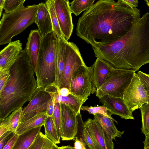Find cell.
I'll return each mask as SVG.
<instances>
[{
    "label": "cell",
    "instance_id": "cell-1",
    "mask_svg": "<svg viewBox=\"0 0 149 149\" xmlns=\"http://www.w3.org/2000/svg\"><path fill=\"white\" fill-rule=\"evenodd\" d=\"M140 10L121 0H100L79 18L77 36L92 48L109 44L123 37L140 17Z\"/></svg>",
    "mask_w": 149,
    "mask_h": 149
},
{
    "label": "cell",
    "instance_id": "cell-2",
    "mask_svg": "<svg viewBox=\"0 0 149 149\" xmlns=\"http://www.w3.org/2000/svg\"><path fill=\"white\" fill-rule=\"evenodd\" d=\"M93 49L95 57L115 68L138 71L149 63V13L138 19L120 39Z\"/></svg>",
    "mask_w": 149,
    "mask_h": 149
},
{
    "label": "cell",
    "instance_id": "cell-3",
    "mask_svg": "<svg viewBox=\"0 0 149 149\" xmlns=\"http://www.w3.org/2000/svg\"><path fill=\"white\" fill-rule=\"evenodd\" d=\"M10 74L0 93L2 120L29 101L38 87L34 72L24 50L10 70Z\"/></svg>",
    "mask_w": 149,
    "mask_h": 149
},
{
    "label": "cell",
    "instance_id": "cell-4",
    "mask_svg": "<svg viewBox=\"0 0 149 149\" xmlns=\"http://www.w3.org/2000/svg\"><path fill=\"white\" fill-rule=\"evenodd\" d=\"M38 6L23 5L10 13H3L0 21V45L9 43L13 37L35 22Z\"/></svg>",
    "mask_w": 149,
    "mask_h": 149
},
{
    "label": "cell",
    "instance_id": "cell-5",
    "mask_svg": "<svg viewBox=\"0 0 149 149\" xmlns=\"http://www.w3.org/2000/svg\"><path fill=\"white\" fill-rule=\"evenodd\" d=\"M57 36L53 31L42 37L36 74L38 87L53 84L56 76V46Z\"/></svg>",
    "mask_w": 149,
    "mask_h": 149
},
{
    "label": "cell",
    "instance_id": "cell-6",
    "mask_svg": "<svg viewBox=\"0 0 149 149\" xmlns=\"http://www.w3.org/2000/svg\"><path fill=\"white\" fill-rule=\"evenodd\" d=\"M131 70L114 68L104 83L95 92L99 98L107 95L123 99L124 93L135 73Z\"/></svg>",
    "mask_w": 149,
    "mask_h": 149
},
{
    "label": "cell",
    "instance_id": "cell-7",
    "mask_svg": "<svg viewBox=\"0 0 149 149\" xmlns=\"http://www.w3.org/2000/svg\"><path fill=\"white\" fill-rule=\"evenodd\" d=\"M97 90L94 81L93 67L83 65L77 70L70 84V93L84 102L91 94Z\"/></svg>",
    "mask_w": 149,
    "mask_h": 149
},
{
    "label": "cell",
    "instance_id": "cell-8",
    "mask_svg": "<svg viewBox=\"0 0 149 149\" xmlns=\"http://www.w3.org/2000/svg\"><path fill=\"white\" fill-rule=\"evenodd\" d=\"M86 65L77 45L68 41L65 47L64 66L60 89L65 88L70 90L72 78L80 66ZM59 89V90H60Z\"/></svg>",
    "mask_w": 149,
    "mask_h": 149
},
{
    "label": "cell",
    "instance_id": "cell-9",
    "mask_svg": "<svg viewBox=\"0 0 149 149\" xmlns=\"http://www.w3.org/2000/svg\"><path fill=\"white\" fill-rule=\"evenodd\" d=\"M52 99L45 88L37 87L32 94L28 104L22 110L20 123L41 113H46L48 104Z\"/></svg>",
    "mask_w": 149,
    "mask_h": 149
},
{
    "label": "cell",
    "instance_id": "cell-10",
    "mask_svg": "<svg viewBox=\"0 0 149 149\" xmlns=\"http://www.w3.org/2000/svg\"><path fill=\"white\" fill-rule=\"evenodd\" d=\"M124 103L132 113L143 104L149 102V94L143 87L135 73L123 97Z\"/></svg>",
    "mask_w": 149,
    "mask_h": 149
},
{
    "label": "cell",
    "instance_id": "cell-11",
    "mask_svg": "<svg viewBox=\"0 0 149 149\" xmlns=\"http://www.w3.org/2000/svg\"><path fill=\"white\" fill-rule=\"evenodd\" d=\"M59 26L65 40L68 41L74 27L68 0H53Z\"/></svg>",
    "mask_w": 149,
    "mask_h": 149
},
{
    "label": "cell",
    "instance_id": "cell-12",
    "mask_svg": "<svg viewBox=\"0 0 149 149\" xmlns=\"http://www.w3.org/2000/svg\"><path fill=\"white\" fill-rule=\"evenodd\" d=\"M84 126L93 141L95 149H114L113 139L108 136L97 121L88 118Z\"/></svg>",
    "mask_w": 149,
    "mask_h": 149
},
{
    "label": "cell",
    "instance_id": "cell-13",
    "mask_svg": "<svg viewBox=\"0 0 149 149\" xmlns=\"http://www.w3.org/2000/svg\"><path fill=\"white\" fill-rule=\"evenodd\" d=\"M63 141L73 140L77 132V114L69 106L60 103Z\"/></svg>",
    "mask_w": 149,
    "mask_h": 149
},
{
    "label": "cell",
    "instance_id": "cell-14",
    "mask_svg": "<svg viewBox=\"0 0 149 149\" xmlns=\"http://www.w3.org/2000/svg\"><path fill=\"white\" fill-rule=\"evenodd\" d=\"M100 102L109 111L111 116L116 115L125 120H134L132 113L124 103L123 99L106 95L99 98Z\"/></svg>",
    "mask_w": 149,
    "mask_h": 149
},
{
    "label": "cell",
    "instance_id": "cell-15",
    "mask_svg": "<svg viewBox=\"0 0 149 149\" xmlns=\"http://www.w3.org/2000/svg\"><path fill=\"white\" fill-rule=\"evenodd\" d=\"M22 50V44L19 40L9 43L0 52V68L10 71Z\"/></svg>",
    "mask_w": 149,
    "mask_h": 149
},
{
    "label": "cell",
    "instance_id": "cell-16",
    "mask_svg": "<svg viewBox=\"0 0 149 149\" xmlns=\"http://www.w3.org/2000/svg\"><path fill=\"white\" fill-rule=\"evenodd\" d=\"M42 38L38 30H31L24 49L36 74L37 72L38 58Z\"/></svg>",
    "mask_w": 149,
    "mask_h": 149
},
{
    "label": "cell",
    "instance_id": "cell-17",
    "mask_svg": "<svg viewBox=\"0 0 149 149\" xmlns=\"http://www.w3.org/2000/svg\"><path fill=\"white\" fill-rule=\"evenodd\" d=\"M45 88L51 95L54 104L57 102L64 104L70 108L77 114L80 111V108L84 102L82 100L71 93L66 96L61 95L59 93V90L54 84Z\"/></svg>",
    "mask_w": 149,
    "mask_h": 149
},
{
    "label": "cell",
    "instance_id": "cell-18",
    "mask_svg": "<svg viewBox=\"0 0 149 149\" xmlns=\"http://www.w3.org/2000/svg\"><path fill=\"white\" fill-rule=\"evenodd\" d=\"M38 6L35 23L42 37L53 31V27L50 14L46 3H41Z\"/></svg>",
    "mask_w": 149,
    "mask_h": 149
},
{
    "label": "cell",
    "instance_id": "cell-19",
    "mask_svg": "<svg viewBox=\"0 0 149 149\" xmlns=\"http://www.w3.org/2000/svg\"><path fill=\"white\" fill-rule=\"evenodd\" d=\"M67 42L57 37L56 46V76L54 84L59 90L64 68L65 50Z\"/></svg>",
    "mask_w": 149,
    "mask_h": 149
},
{
    "label": "cell",
    "instance_id": "cell-20",
    "mask_svg": "<svg viewBox=\"0 0 149 149\" xmlns=\"http://www.w3.org/2000/svg\"><path fill=\"white\" fill-rule=\"evenodd\" d=\"M97 90L104 83L114 68L109 63L97 58L92 65Z\"/></svg>",
    "mask_w": 149,
    "mask_h": 149
},
{
    "label": "cell",
    "instance_id": "cell-21",
    "mask_svg": "<svg viewBox=\"0 0 149 149\" xmlns=\"http://www.w3.org/2000/svg\"><path fill=\"white\" fill-rule=\"evenodd\" d=\"M94 117L109 138L115 140L116 137H122L124 131L118 130L111 118L99 113L95 114Z\"/></svg>",
    "mask_w": 149,
    "mask_h": 149
},
{
    "label": "cell",
    "instance_id": "cell-22",
    "mask_svg": "<svg viewBox=\"0 0 149 149\" xmlns=\"http://www.w3.org/2000/svg\"><path fill=\"white\" fill-rule=\"evenodd\" d=\"M42 127H37L18 135L12 149H28L41 132Z\"/></svg>",
    "mask_w": 149,
    "mask_h": 149
},
{
    "label": "cell",
    "instance_id": "cell-23",
    "mask_svg": "<svg viewBox=\"0 0 149 149\" xmlns=\"http://www.w3.org/2000/svg\"><path fill=\"white\" fill-rule=\"evenodd\" d=\"M47 116L46 113H41L19 123L15 133L19 135L31 129L44 125Z\"/></svg>",
    "mask_w": 149,
    "mask_h": 149
},
{
    "label": "cell",
    "instance_id": "cell-24",
    "mask_svg": "<svg viewBox=\"0 0 149 149\" xmlns=\"http://www.w3.org/2000/svg\"><path fill=\"white\" fill-rule=\"evenodd\" d=\"M22 110V107H20L13 111L9 116L2 120L1 125L5 127L8 131L15 133L20 123Z\"/></svg>",
    "mask_w": 149,
    "mask_h": 149
},
{
    "label": "cell",
    "instance_id": "cell-25",
    "mask_svg": "<svg viewBox=\"0 0 149 149\" xmlns=\"http://www.w3.org/2000/svg\"><path fill=\"white\" fill-rule=\"evenodd\" d=\"M43 126L45 128V135L46 137L56 144L60 143L56 128L52 117L47 116Z\"/></svg>",
    "mask_w": 149,
    "mask_h": 149
},
{
    "label": "cell",
    "instance_id": "cell-26",
    "mask_svg": "<svg viewBox=\"0 0 149 149\" xmlns=\"http://www.w3.org/2000/svg\"><path fill=\"white\" fill-rule=\"evenodd\" d=\"M45 3L47 6L50 16L53 31L56 34L58 39L61 38L65 41L59 26L53 0H47Z\"/></svg>",
    "mask_w": 149,
    "mask_h": 149
},
{
    "label": "cell",
    "instance_id": "cell-27",
    "mask_svg": "<svg viewBox=\"0 0 149 149\" xmlns=\"http://www.w3.org/2000/svg\"><path fill=\"white\" fill-rule=\"evenodd\" d=\"M94 0H74L71 3L70 9L71 13L78 16L82 12L85 11L94 4Z\"/></svg>",
    "mask_w": 149,
    "mask_h": 149
},
{
    "label": "cell",
    "instance_id": "cell-28",
    "mask_svg": "<svg viewBox=\"0 0 149 149\" xmlns=\"http://www.w3.org/2000/svg\"><path fill=\"white\" fill-rule=\"evenodd\" d=\"M58 147L40 132L34 141L33 149H58Z\"/></svg>",
    "mask_w": 149,
    "mask_h": 149
},
{
    "label": "cell",
    "instance_id": "cell-29",
    "mask_svg": "<svg viewBox=\"0 0 149 149\" xmlns=\"http://www.w3.org/2000/svg\"><path fill=\"white\" fill-rule=\"evenodd\" d=\"M139 109L142 118L141 132L146 136L149 135V102L143 104Z\"/></svg>",
    "mask_w": 149,
    "mask_h": 149
},
{
    "label": "cell",
    "instance_id": "cell-30",
    "mask_svg": "<svg viewBox=\"0 0 149 149\" xmlns=\"http://www.w3.org/2000/svg\"><path fill=\"white\" fill-rule=\"evenodd\" d=\"M80 111H86L88 112L89 114L93 115L97 113L101 114L109 118L113 122L118 123L117 122L113 119L109 114V110L103 105L101 106L97 105L94 107L81 106Z\"/></svg>",
    "mask_w": 149,
    "mask_h": 149
},
{
    "label": "cell",
    "instance_id": "cell-31",
    "mask_svg": "<svg viewBox=\"0 0 149 149\" xmlns=\"http://www.w3.org/2000/svg\"><path fill=\"white\" fill-rule=\"evenodd\" d=\"M52 117L58 136L60 139L62 134V129L60 103L57 102L54 104V111Z\"/></svg>",
    "mask_w": 149,
    "mask_h": 149
},
{
    "label": "cell",
    "instance_id": "cell-32",
    "mask_svg": "<svg viewBox=\"0 0 149 149\" xmlns=\"http://www.w3.org/2000/svg\"><path fill=\"white\" fill-rule=\"evenodd\" d=\"M25 0H4L3 8L5 13H10L24 5Z\"/></svg>",
    "mask_w": 149,
    "mask_h": 149
},
{
    "label": "cell",
    "instance_id": "cell-33",
    "mask_svg": "<svg viewBox=\"0 0 149 149\" xmlns=\"http://www.w3.org/2000/svg\"><path fill=\"white\" fill-rule=\"evenodd\" d=\"M77 132L73 140H79L84 143L83 137V132L84 127V122H83L82 120L80 111L77 114Z\"/></svg>",
    "mask_w": 149,
    "mask_h": 149
},
{
    "label": "cell",
    "instance_id": "cell-34",
    "mask_svg": "<svg viewBox=\"0 0 149 149\" xmlns=\"http://www.w3.org/2000/svg\"><path fill=\"white\" fill-rule=\"evenodd\" d=\"M143 87L149 94V75L140 71L136 74Z\"/></svg>",
    "mask_w": 149,
    "mask_h": 149
},
{
    "label": "cell",
    "instance_id": "cell-35",
    "mask_svg": "<svg viewBox=\"0 0 149 149\" xmlns=\"http://www.w3.org/2000/svg\"><path fill=\"white\" fill-rule=\"evenodd\" d=\"M83 137L84 143L90 149H95L93 139L85 127L83 132Z\"/></svg>",
    "mask_w": 149,
    "mask_h": 149
},
{
    "label": "cell",
    "instance_id": "cell-36",
    "mask_svg": "<svg viewBox=\"0 0 149 149\" xmlns=\"http://www.w3.org/2000/svg\"><path fill=\"white\" fill-rule=\"evenodd\" d=\"M10 74V71L0 68V93L3 90Z\"/></svg>",
    "mask_w": 149,
    "mask_h": 149
},
{
    "label": "cell",
    "instance_id": "cell-37",
    "mask_svg": "<svg viewBox=\"0 0 149 149\" xmlns=\"http://www.w3.org/2000/svg\"><path fill=\"white\" fill-rule=\"evenodd\" d=\"M14 133L11 131H8L0 137V149H3Z\"/></svg>",
    "mask_w": 149,
    "mask_h": 149
},
{
    "label": "cell",
    "instance_id": "cell-38",
    "mask_svg": "<svg viewBox=\"0 0 149 149\" xmlns=\"http://www.w3.org/2000/svg\"><path fill=\"white\" fill-rule=\"evenodd\" d=\"M18 136V135L14 133L13 135L6 144L3 149H12L17 139Z\"/></svg>",
    "mask_w": 149,
    "mask_h": 149
},
{
    "label": "cell",
    "instance_id": "cell-39",
    "mask_svg": "<svg viewBox=\"0 0 149 149\" xmlns=\"http://www.w3.org/2000/svg\"><path fill=\"white\" fill-rule=\"evenodd\" d=\"M74 144V149H87L88 146L83 141L76 139Z\"/></svg>",
    "mask_w": 149,
    "mask_h": 149
},
{
    "label": "cell",
    "instance_id": "cell-40",
    "mask_svg": "<svg viewBox=\"0 0 149 149\" xmlns=\"http://www.w3.org/2000/svg\"><path fill=\"white\" fill-rule=\"evenodd\" d=\"M121 1L126 5L130 8H134L138 6L139 3L138 0H121Z\"/></svg>",
    "mask_w": 149,
    "mask_h": 149
},
{
    "label": "cell",
    "instance_id": "cell-41",
    "mask_svg": "<svg viewBox=\"0 0 149 149\" xmlns=\"http://www.w3.org/2000/svg\"><path fill=\"white\" fill-rule=\"evenodd\" d=\"M54 111V104L52 99L48 104L46 114L48 116H52Z\"/></svg>",
    "mask_w": 149,
    "mask_h": 149
},
{
    "label": "cell",
    "instance_id": "cell-42",
    "mask_svg": "<svg viewBox=\"0 0 149 149\" xmlns=\"http://www.w3.org/2000/svg\"><path fill=\"white\" fill-rule=\"evenodd\" d=\"M59 94L63 96H66L68 95L70 93V91L67 88H63L59 90Z\"/></svg>",
    "mask_w": 149,
    "mask_h": 149
},
{
    "label": "cell",
    "instance_id": "cell-43",
    "mask_svg": "<svg viewBox=\"0 0 149 149\" xmlns=\"http://www.w3.org/2000/svg\"><path fill=\"white\" fill-rule=\"evenodd\" d=\"M145 137V139L143 141L144 144V148L149 147V135Z\"/></svg>",
    "mask_w": 149,
    "mask_h": 149
},
{
    "label": "cell",
    "instance_id": "cell-44",
    "mask_svg": "<svg viewBox=\"0 0 149 149\" xmlns=\"http://www.w3.org/2000/svg\"><path fill=\"white\" fill-rule=\"evenodd\" d=\"M8 131L6 128L4 126H0V137L6 132Z\"/></svg>",
    "mask_w": 149,
    "mask_h": 149
},
{
    "label": "cell",
    "instance_id": "cell-45",
    "mask_svg": "<svg viewBox=\"0 0 149 149\" xmlns=\"http://www.w3.org/2000/svg\"><path fill=\"white\" fill-rule=\"evenodd\" d=\"M73 148V147H72L70 145H68L58 147V149H72Z\"/></svg>",
    "mask_w": 149,
    "mask_h": 149
},
{
    "label": "cell",
    "instance_id": "cell-46",
    "mask_svg": "<svg viewBox=\"0 0 149 149\" xmlns=\"http://www.w3.org/2000/svg\"><path fill=\"white\" fill-rule=\"evenodd\" d=\"M4 0H0V8H3Z\"/></svg>",
    "mask_w": 149,
    "mask_h": 149
},
{
    "label": "cell",
    "instance_id": "cell-47",
    "mask_svg": "<svg viewBox=\"0 0 149 149\" xmlns=\"http://www.w3.org/2000/svg\"><path fill=\"white\" fill-rule=\"evenodd\" d=\"M33 142L28 149H33Z\"/></svg>",
    "mask_w": 149,
    "mask_h": 149
},
{
    "label": "cell",
    "instance_id": "cell-48",
    "mask_svg": "<svg viewBox=\"0 0 149 149\" xmlns=\"http://www.w3.org/2000/svg\"><path fill=\"white\" fill-rule=\"evenodd\" d=\"M145 1L146 2V3L148 5V6H149V0H145Z\"/></svg>",
    "mask_w": 149,
    "mask_h": 149
},
{
    "label": "cell",
    "instance_id": "cell-49",
    "mask_svg": "<svg viewBox=\"0 0 149 149\" xmlns=\"http://www.w3.org/2000/svg\"><path fill=\"white\" fill-rule=\"evenodd\" d=\"M3 8H0V12H1L2 11Z\"/></svg>",
    "mask_w": 149,
    "mask_h": 149
},
{
    "label": "cell",
    "instance_id": "cell-50",
    "mask_svg": "<svg viewBox=\"0 0 149 149\" xmlns=\"http://www.w3.org/2000/svg\"><path fill=\"white\" fill-rule=\"evenodd\" d=\"M2 120L1 119V118L0 117V126L1 125V123H2Z\"/></svg>",
    "mask_w": 149,
    "mask_h": 149
},
{
    "label": "cell",
    "instance_id": "cell-51",
    "mask_svg": "<svg viewBox=\"0 0 149 149\" xmlns=\"http://www.w3.org/2000/svg\"><path fill=\"white\" fill-rule=\"evenodd\" d=\"M144 149H149V147L147 148H144Z\"/></svg>",
    "mask_w": 149,
    "mask_h": 149
},
{
    "label": "cell",
    "instance_id": "cell-52",
    "mask_svg": "<svg viewBox=\"0 0 149 149\" xmlns=\"http://www.w3.org/2000/svg\"><path fill=\"white\" fill-rule=\"evenodd\" d=\"M1 12H0V18L1 16Z\"/></svg>",
    "mask_w": 149,
    "mask_h": 149
},
{
    "label": "cell",
    "instance_id": "cell-53",
    "mask_svg": "<svg viewBox=\"0 0 149 149\" xmlns=\"http://www.w3.org/2000/svg\"><path fill=\"white\" fill-rule=\"evenodd\" d=\"M72 149H74V147H73V148ZM87 149H90L88 147Z\"/></svg>",
    "mask_w": 149,
    "mask_h": 149
}]
</instances>
